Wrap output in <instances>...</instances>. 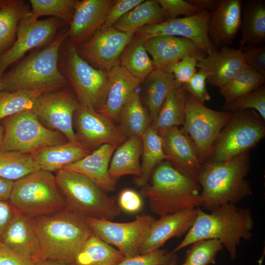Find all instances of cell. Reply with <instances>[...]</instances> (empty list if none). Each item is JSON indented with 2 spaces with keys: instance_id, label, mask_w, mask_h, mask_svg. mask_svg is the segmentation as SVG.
<instances>
[{
  "instance_id": "6da1fadb",
  "label": "cell",
  "mask_w": 265,
  "mask_h": 265,
  "mask_svg": "<svg viewBox=\"0 0 265 265\" xmlns=\"http://www.w3.org/2000/svg\"><path fill=\"white\" fill-rule=\"evenodd\" d=\"M39 249V260L74 264L92 233L85 218L69 208L31 219Z\"/></svg>"
},
{
  "instance_id": "7a4b0ae2",
  "label": "cell",
  "mask_w": 265,
  "mask_h": 265,
  "mask_svg": "<svg viewBox=\"0 0 265 265\" xmlns=\"http://www.w3.org/2000/svg\"><path fill=\"white\" fill-rule=\"evenodd\" d=\"M254 221L249 209L235 204L221 205L207 213L197 208L195 220L184 239L172 251L175 253L201 239H217L228 252L231 259L237 257V247L242 239H251Z\"/></svg>"
},
{
  "instance_id": "3957f363",
  "label": "cell",
  "mask_w": 265,
  "mask_h": 265,
  "mask_svg": "<svg viewBox=\"0 0 265 265\" xmlns=\"http://www.w3.org/2000/svg\"><path fill=\"white\" fill-rule=\"evenodd\" d=\"M250 165L249 152L229 160L202 164L196 178L201 187V206L211 211L221 205H236L252 195L246 179Z\"/></svg>"
},
{
  "instance_id": "277c9868",
  "label": "cell",
  "mask_w": 265,
  "mask_h": 265,
  "mask_svg": "<svg viewBox=\"0 0 265 265\" xmlns=\"http://www.w3.org/2000/svg\"><path fill=\"white\" fill-rule=\"evenodd\" d=\"M67 35L59 34L48 46L21 61L1 78L2 90H43L65 87L68 81L59 68V52Z\"/></svg>"
},
{
  "instance_id": "5b68a950",
  "label": "cell",
  "mask_w": 265,
  "mask_h": 265,
  "mask_svg": "<svg viewBox=\"0 0 265 265\" xmlns=\"http://www.w3.org/2000/svg\"><path fill=\"white\" fill-rule=\"evenodd\" d=\"M150 184L143 186L151 211L159 216L201 206L198 182L177 170L168 160L153 170Z\"/></svg>"
},
{
  "instance_id": "8992f818",
  "label": "cell",
  "mask_w": 265,
  "mask_h": 265,
  "mask_svg": "<svg viewBox=\"0 0 265 265\" xmlns=\"http://www.w3.org/2000/svg\"><path fill=\"white\" fill-rule=\"evenodd\" d=\"M55 176L68 208L84 218L112 220L120 215L115 198L86 176L64 170L57 171Z\"/></svg>"
},
{
  "instance_id": "52a82bcc",
  "label": "cell",
  "mask_w": 265,
  "mask_h": 265,
  "mask_svg": "<svg viewBox=\"0 0 265 265\" xmlns=\"http://www.w3.org/2000/svg\"><path fill=\"white\" fill-rule=\"evenodd\" d=\"M59 189L52 172L38 170L14 182L9 200L18 211L28 216L49 214L65 205Z\"/></svg>"
},
{
  "instance_id": "ba28073f",
  "label": "cell",
  "mask_w": 265,
  "mask_h": 265,
  "mask_svg": "<svg viewBox=\"0 0 265 265\" xmlns=\"http://www.w3.org/2000/svg\"><path fill=\"white\" fill-rule=\"evenodd\" d=\"M62 74L72 85L80 106L99 111L105 103L109 85L107 72L93 68L71 43L64 48Z\"/></svg>"
},
{
  "instance_id": "9c48e42d",
  "label": "cell",
  "mask_w": 265,
  "mask_h": 265,
  "mask_svg": "<svg viewBox=\"0 0 265 265\" xmlns=\"http://www.w3.org/2000/svg\"><path fill=\"white\" fill-rule=\"evenodd\" d=\"M231 112L207 161L229 160L249 152L265 136V121L253 109Z\"/></svg>"
},
{
  "instance_id": "30bf717a",
  "label": "cell",
  "mask_w": 265,
  "mask_h": 265,
  "mask_svg": "<svg viewBox=\"0 0 265 265\" xmlns=\"http://www.w3.org/2000/svg\"><path fill=\"white\" fill-rule=\"evenodd\" d=\"M2 120L4 136L0 151L32 154L41 148L66 142L61 132L42 124L32 108Z\"/></svg>"
},
{
  "instance_id": "8fae6325",
  "label": "cell",
  "mask_w": 265,
  "mask_h": 265,
  "mask_svg": "<svg viewBox=\"0 0 265 265\" xmlns=\"http://www.w3.org/2000/svg\"><path fill=\"white\" fill-rule=\"evenodd\" d=\"M231 112L210 109L186 93L184 122L181 132L193 143L202 164L207 162Z\"/></svg>"
},
{
  "instance_id": "7c38bea8",
  "label": "cell",
  "mask_w": 265,
  "mask_h": 265,
  "mask_svg": "<svg viewBox=\"0 0 265 265\" xmlns=\"http://www.w3.org/2000/svg\"><path fill=\"white\" fill-rule=\"evenodd\" d=\"M92 233L114 246L125 258L139 254L143 238L155 218L149 215L137 217L129 222L85 218Z\"/></svg>"
},
{
  "instance_id": "4fadbf2b",
  "label": "cell",
  "mask_w": 265,
  "mask_h": 265,
  "mask_svg": "<svg viewBox=\"0 0 265 265\" xmlns=\"http://www.w3.org/2000/svg\"><path fill=\"white\" fill-rule=\"evenodd\" d=\"M79 101L67 90L42 95L32 108L37 118L50 129L61 132L69 141L77 140L73 127L74 114L80 107Z\"/></svg>"
},
{
  "instance_id": "5bb4252c",
  "label": "cell",
  "mask_w": 265,
  "mask_h": 265,
  "mask_svg": "<svg viewBox=\"0 0 265 265\" xmlns=\"http://www.w3.org/2000/svg\"><path fill=\"white\" fill-rule=\"evenodd\" d=\"M211 14V11L203 10L190 16L144 26L135 34L145 39L159 36L188 38L195 42L208 54L217 50L208 35V26Z\"/></svg>"
},
{
  "instance_id": "9a60e30c",
  "label": "cell",
  "mask_w": 265,
  "mask_h": 265,
  "mask_svg": "<svg viewBox=\"0 0 265 265\" xmlns=\"http://www.w3.org/2000/svg\"><path fill=\"white\" fill-rule=\"evenodd\" d=\"M27 17L20 22L13 45L0 54V75L10 65L21 59L28 51L51 41L61 24L60 20L55 18L30 22Z\"/></svg>"
},
{
  "instance_id": "2e32d148",
  "label": "cell",
  "mask_w": 265,
  "mask_h": 265,
  "mask_svg": "<svg viewBox=\"0 0 265 265\" xmlns=\"http://www.w3.org/2000/svg\"><path fill=\"white\" fill-rule=\"evenodd\" d=\"M134 34L112 27L100 28L77 50L80 55L108 71L119 64L120 56Z\"/></svg>"
},
{
  "instance_id": "e0dca14e",
  "label": "cell",
  "mask_w": 265,
  "mask_h": 265,
  "mask_svg": "<svg viewBox=\"0 0 265 265\" xmlns=\"http://www.w3.org/2000/svg\"><path fill=\"white\" fill-rule=\"evenodd\" d=\"M77 140L89 149L109 144L120 145L128 138L103 114L80 106L76 112Z\"/></svg>"
},
{
  "instance_id": "ac0fdd59",
  "label": "cell",
  "mask_w": 265,
  "mask_h": 265,
  "mask_svg": "<svg viewBox=\"0 0 265 265\" xmlns=\"http://www.w3.org/2000/svg\"><path fill=\"white\" fill-rule=\"evenodd\" d=\"M112 0H78L70 27L66 32L70 43L80 45L102 27L114 3Z\"/></svg>"
},
{
  "instance_id": "d6986e66",
  "label": "cell",
  "mask_w": 265,
  "mask_h": 265,
  "mask_svg": "<svg viewBox=\"0 0 265 265\" xmlns=\"http://www.w3.org/2000/svg\"><path fill=\"white\" fill-rule=\"evenodd\" d=\"M197 208L184 210L160 216L153 221L144 236L139 254L160 249L169 239L186 233L192 226Z\"/></svg>"
},
{
  "instance_id": "ffe728a7",
  "label": "cell",
  "mask_w": 265,
  "mask_h": 265,
  "mask_svg": "<svg viewBox=\"0 0 265 265\" xmlns=\"http://www.w3.org/2000/svg\"><path fill=\"white\" fill-rule=\"evenodd\" d=\"M167 160L183 174L196 181L202 163L189 137L177 127L158 132Z\"/></svg>"
},
{
  "instance_id": "44dd1931",
  "label": "cell",
  "mask_w": 265,
  "mask_h": 265,
  "mask_svg": "<svg viewBox=\"0 0 265 265\" xmlns=\"http://www.w3.org/2000/svg\"><path fill=\"white\" fill-rule=\"evenodd\" d=\"M246 65L242 48L224 46L200 59L197 67L206 74L207 81L220 89Z\"/></svg>"
},
{
  "instance_id": "7402d4cb",
  "label": "cell",
  "mask_w": 265,
  "mask_h": 265,
  "mask_svg": "<svg viewBox=\"0 0 265 265\" xmlns=\"http://www.w3.org/2000/svg\"><path fill=\"white\" fill-rule=\"evenodd\" d=\"M146 51L155 69H164L187 56L203 57L207 54L195 42L186 38L159 36L145 39Z\"/></svg>"
},
{
  "instance_id": "603a6c76",
  "label": "cell",
  "mask_w": 265,
  "mask_h": 265,
  "mask_svg": "<svg viewBox=\"0 0 265 265\" xmlns=\"http://www.w3.org/2000/svg\"><path fill=\"white\" fill-rule=\"evenodd\" d=\"M242 1L219 0L208 26L210 41L217 47L232 43L240 28Z\"/></svg>"
},
{
  "instance_id": "cb8c5ba5",
  "label": "cell",
  "mask_w": 265,
  "mask_h": 265,
  "mask_svg": "<svg viewBox=\"0 0 265 265\" xmlns=\"http://www.w3.org/2000/svg\"><path fill=\"white\" fill-rule=\"evenodd\" d=\"M116 145L104 144L92 153L62 169L80 173L94 182L107 192L113 191L116 180L109 175L108 170L112 156Z\"/></svg>"
},
{
  "instance_id": "d4e9b609",
  "label": "cell",
  "mask_w": 265,
  "mask_h": 265,
  "mask_svg": "<svg viewBox=\"0 0 265 265\" xmlns=\"http://www.w3.org/2000/svg\"><path fill=\"white\" fill-rule=\"evenodd\" d=\"M107 72L109 85L105 104L98 111L112 121L143 80L133 76L119 64Z\"/></svg>"
},
{
  "instance_id": "484cf974",
  "label": "cell",
  "mask_w": 265,
  "mask_h": 265,
  "mask_svg": "<svg viewBox=\"0 0 265 265\" xmlns=\"http://www.w3.org/2000/svg\"><path fill=\"white\" fill-rule=\"evenodd\" d=\"M0 239L5 246L31 258L35 262L39 260V243L28 216L17 211Z\"/></svg>"
},
{
  "instance_id": "4316f807",
  "label": "cell",
  "mask_w": 265,
  "mask_h": 265,
  "mask_svg": "<svg viewBox=\"0 0 265 265\" xmlns=\"http://www.w3.org/2000/svg\"><path fill=\"white\" fill-rule=\"evenodd\" d=\"M91 153L90 149L78 140L41 148L31 154L40 170L59 171Z\"/></svg>"
},
{
  "instance_id": "83f0119b",
  "label": "cell",
  "mask_w": 265,
  "mask_h": 265,
  "mask_svg": "<svg viewBox=\"0 0 265 265\" xmlns=\"http://www.w3.org/2000/svg\"><path fill=\"white\" fill-rule=\"evenodd\" d=\"M239 47L261 46L265 42V1H242Z\"/></svg>"
},
{
  "instance_id": "f1b7e54d",
  "label": "cell",
  "mask_w": 265,
  "mask_h": 265,
  "mask_svg": "<svg viewBox=\"0 0 265 265\" xmlns=\"http://www.w3.org/2000/svg\"><path fill=\"white\" fill-rule=\"evenodd\" d=\"M142 149L141 138L136 136L128 137L118 146L110 161L108 170L110 176L115 180L126 175L140 177L142 172L139 159Z\"/></svg>"
},
{
  "instance_id": "f546056e",
  "label": "cell",
  "mask_w": 265,
  "mask_h": 265,
  "mask_svg": "<svg viewBox=\"0 0 265 265\" xmlns=\"http://www.w3.org/2000/svg\"><path fill=\"white\" fill-rule=\"evenodd\" d=\"M165 21L162 9L157 0H144L122 16L112 27L135 34L140 28Z\"/></svg>"
},
{
  "instance_id": "4dcf8cb0",
  "label": "cell",
  "mask_w": 265,
  "mask_h": 265,
  "mask_svg": "<svg viewBox=\"0 0 265 265\" xmlns=\"http://www.w3.org/2000/svg\"><path fill=\"white\" fill-rule=\"evenodd\" d=\"M145 102L152 122L157 116L168 94L179 85L173 76L164 69H155L144 79Z\"/></svg>"
},
{
  "instance_id": "1f68e13d",
  "label": "cell",
  "mask_w": 265,
  "mask_h": 265,
  "mask_svg": "<svg viewBox=\"0 0 265 265\" xmlns=\"http://www.w3.org/2000/svg\"><path fill=\"white\" fill-rule=\"evenodd\" d=\"M30 13L28 6L23 0L0 1V53L13 45L20 22Z\"/></svg>"
},
{
  "instance_id": "d6a6232c",
  "label": "cell",
  "mask_w": 265,
  "mask_h": 265,
  "mask_svg": "<svg viewBox=\"0 0 265 265\" xmlns=\"http://www.w3.org/2000/svg\"><path fill=\"white\" fill-rule=\"evenodd\" d=\"M125 258L117 249L93 233L77 255L75 265H117Z\"/></svg>"
},
{
  "instance_id": "836d02e7",
  "label": "cell",
  "mask_w": 265,
  "mask_h": 265,
  "mask_svg": "<svg viewBox=\"0 0 265 265\" xmlns=\"http://www.w3.org/2000/svg\"><path fill=\"white\" fill-rule=\"evenodd\" d=\"M186 97V92L182 86L172 89L150 127L159 132L183 125L185 116Z\"/></svg>"
},
{
  "instance_id": "e575fe53",
  "label": "cell",
  "mask_w": 265,
  "mask_h": 265,
  "mask_svg": "<svg viewBox=\"0 0 265 265\" xmlns=\"http://www.w3.org/2000/svg\"><path fill=\"white\" fill-rule=\"evenodd\" d=\"M138 88L123 106L119 116L118 127L127 138L132 136L141 138L151 123L149 112L141 103Z\"/></svg>"
},
{
  "instance_id": "d590c367",
  "label": "cell",
  "mask_w": 265,
  "mask_h": 265,
  "mask_svg": "<svg viewBox=\"0 0 265 265\" xmlns=\"http://www.w3.org/2000/svg\"><path fill=\"white\" fill-rule=\"evenodd\" d=\"M145 41L143 37L134 34L119 57V65L143 81L155 69L145 49Z\"/></svg>"
},
{
  "instance_id": "8d00e7d4",
  "label": "cell",
  "mask_w": 265,
  "mask_h": 265,
  "mask_svg": "<svg viewBox=\"0 0 265 265\" xmlns=\"http://www.w3.org/2000/svg\"><path fill=\"white\" fill-rule=\"evenodd\" d=\"M142 160L141 164L142 175L136 180L138 186H144L148 184L151 174L156 166L164 160H167L159 133L149 127L141 137Z\"/></svg>"
},
{
  "instance_id": "74e56055",
  "label": "cell",
  "mask_w": 265,
  "mask_h": 265,
  "mask_svg": "<svg viewBox=\"0 0 265 265\" xmlns=\"http://www.w3.org/2000/svg\"><path fill=\"white\" fill-rule=\"evenodd\" d=\"M265 77L246 65L225 85L220 88L225 103L249 93L265 84Z\"/></svg>"
},
{
  "instance_id": "f35d334b",
  "label": "cell",
  "mask_w": 265,
  "mask_h": 265,
  "mask_svg": "<svg viewBox=\"0 0 265 265\" xmlns=\"http://www.w3.org/2000/svg\"><path fill=\"white\" fill-rule=\"evenodd\" d=\"M38 170L31 154L0 151V177L15 182Z\"/></svg>"
},
{
  "instance_id": "ab89813d",
  "label": "cell",
  "mask_w": 265,
  "mask_h": 265,
  "mask_svg": "<svg viewBox=\"0 0 265 265\" xmlns=\"http://www.w3.org/2000/svg\"><path fill=\"white\" fill-rule=\"evenodd\" d=\"M40 90L0 92V120L23 111L32 109L42 95Z\"/></svg>"
},
{
  "instance_id": "60d3db41",
  "label": "cell",
  "mask_w": 265,
  "mask_h": 265,
  "mask_svg": "<svg viewBox=\"0 0 265 265\" xmlns=\"http://www.w3.org/2000/svg\"><path fill=\"white\" fill-rule=\"evenodd\" d=\"M31 10L27 17L30 22L39 17L50 16L70 24L73 18L78 0H30Z\"/></svg>"
},
{
  "instance_id": "b9f144b4",
  "label": "cell",
  "mask_w": 265,
  "mask_h": 265,
  "mask_svg": "<svg viewBox=\"0 0 265 265\" xmlns=\"http://www.w3.org/2000/svg\"><path fill=\"white\" fill-rule=\"evenodd\" d=\"M187 250L185 263L189 265H210L215 263L217 254L223 248L217 239H201L193 242Z\"/></svg>"
},
{
  "instance_id": "7bdbcfd3",
  "label": "cell",
  "mask_w": 265,
  "mask_h": 265,
  "mask_svg": "<svg viewBox=\"0 0 265 265\" xmlns=\"http://www.w3.org/2000/svg\"><path fill=\"white\" fill-rule=\"evenodd\" d=\"M253 109L265 120V87L263 85L231 101L224 103L223 109L233 112L245 109Z\"/></svg>"
},
{
  "instance_id": "ee69618b",
  "label": "cell",
  "mask_w": 265,
  "mask_h": 265,
  "mask_svg": "<svg viewBox=\"0 0 265 265\" xmlns=\"http://www.w3.org/2000/svg\"><path fill=\"white\" fill-rule=\"evenodd\" d=\"M201 58L194 55L186 56L164 70L171 74L177 83L182 86L197 72V65Z\"/></svg>"
},
{
  "instance_id": "f6af8a7d",
  "label": "cell",
  "mask_w": 265,
  "mask_h": 265,
  "mask_svg": "<svg viewBox=\"0 0 265 265\" xmlns=\"http://www.w3.org/2000/svg\"><path fill=\"white\" fill-rule=\"evenodd\" d=\"M175 255L171 252L159 249L145 254L125 257L117 265H168Z\"/></svg>"
},
{
  "instance_id": "bcb514c9",
  "label": "cell",
  "mask_w": 265,
  "mask_h": 265,
  "mask_svg": "<svg viewBox=\"0 0 265 265\" xmlns=\"http://www.w3.org/2000/svg\"><path fill=\"white\" fill-rule=\"evenodd\" d=\"M161 6L165 21L178 18L180 15L188 17L203 11L197 6L184 0H157Z\"/></svg>"
},
{
  "instance_id": "7dc6e473",
  "label": "cell",
  "mask_w": 265,
  "mask_h": 265,
  "mask_svg": "<svg viewBox=\"0 0 265 265\" xmlns=\"http://www.w3.org/2000/svg\"><path fill=\"white\" fill-rule=\"evenodd\" d=\"M206 82V74L198 70L186 83L182 85V87L187 94L204 104L211 99V96L207 89Z\"/></svg>"
},
{
  "instance_id": "c3c4849f",
  "label": "cell",
  "mask_w": 265,
  "mask_h": 265,
  "mask_svg": "<svg viewBox=\"0 0 265 265\" xmlns=\"http://www.w3.org/2000/svg\"><path fill=\"white\" fill-rule=\"evenodd\" d=\"M143 1L144 0H115L100 28L112 27L122 16Z\"/></svg>"
},
{
  "instance_id": "681fc988",
  "label": "cell",
  "mask_w": 265,
  "mask_h": 265,
  "mask_svg": "<svg viewBox=\"0 0 265 265\" xmlns=\"http://www.w3.org/2000/svg\"><path fill=\"white\" fill-rule=\"evenodd\" d=\"M242 50L246 65L265 77V46H245Z\"/></svg>"
},
{
  "instance_id": "f907efd6",
  "label": "cell",
  "mask_w": 265,
  "mask_h": 265,
  "mask_svg": "<svg viewBox=\"0 0 265 265\" xmlns=\"http://www.w3.org/2000/svg\"><path fill=\"white\" fill-rule=\"evenodd\" d=\"M118 203L120 209L132 213L139 212L143 205L140 195L135 190L130 188L124 189L120 192Z\"/></svg>"
},
{
  "instance_id": "816d5d0a",
  "label": "cell",
  "mask_w": 265,
  "mask_h": 265,
  "mask_svg": "<svg viewBox=\"0 0 265 265\" xmlns=\"http://www.w3.org/2000/svg\"><path fill=\"white\" fill-rule=\"evenodd\" d=\"M30 257L14 251L3 245H0V265H35Z\"/></svg>"
},
{
  "instance_id": "f5cc1de1",
  "label": "cell",
  "mask_w": 265,
  "mask_h": 265,
  "mask_svg": "<svg viewBox=\"0 0 265 265\" xmlns=\"http://www.w3.org/2000/svg\"><path fill=\"white\" fill-rule=\"evenodd\" d=\"M18 211L6 201L0 200V237Z\"/></svg>"
},
{
  "instance_id": "db71d44e",
  "label": "cell",
  "mask_w": 265,
  "mask_h": 265,
  "mask_svg": "<svg viewBox=\"0 0 265 265\" xmlns=\"http://www.w3.org/2000/svg\"><path fill=\"white\" fill-rule=\"evenodd\" d=\"M14 182L0 177V200H9Z\"/></svg>"
},
{
  "instance_id": "11a10c76",
  "label": "cell",
  "mask_w": 265,
  "mask_h": 265,
  "mask_svg": "<svg viewBox=\"0 0 265 265\" xmlns=\"http://www.w3.org/2000/svg\"><path fill=\"white\" fill-rule=\"evenodd\" d=\"M203 10L212 11L217 6L219 0H187Z\"/></svg>"
},
{
  "instance_id": "9f6ffc18",
  "label": "cell",
  "mask_w": 265,
  "mask_h": 265,
  "mask_svg": "<svg viewBox=\"0 0 265 265\" xmlns=\"http://www.w3.org/2000/svg\"><path fill=\"white\" fill-rule=\"evenodd\" d=\"M35 263V265H75L73 264H67L52 260H40Z\"/></svg>"
},
{
  "instance_id": "6f0895ef",
  "label": "cell",
  "mask_w": 265,
  "mask_h": 265,
  "mask_svg": "<svg viewBox=\"0 0 265 265\" xmlns=\"http://www.w3.org/2000/svg\"><path fill=\"white\" fill-rule=\"evenodd\" d=\"M4 136V129L2 125L0 124V147L2 142Z\"/></svg>"
},
{
  "instance_id": "680465c9",
  "label": "cell",
  "mask_w": 265,
  "mask_h": 265,
  "mask_svg": "<svg viewBox=\"0 0 265 265\" xmlns=\"http://www.w3.org/2000/svg\"><path fill=\"white\" fill-rule=\"evenodd\" d=\"M177 260V257L176 255L168 265H176Z\"/></svg>"
},
{
  "instance_id": "91938a15",
  "label": "cell",
  "mask_w": 265,
  "mask_h": 265,
  "mask_svg": "<svg viewBox=\"0 0 265 265\" xmlns=\"http://www.w3.org/2000/svg\"><path fill=\"white\" fill-rule=\"evenodd\" d=\"M2 75H0V92L2 90V85L1 82V78Z\"/></svg>"
},
{
  "instance_id": "94428289",
  "label": "cell",
  "mask_w": 265,
  "mask_h": 265,
  "mask_svg": "<svg viewBox=\"0 0 265 265\" xmlns=\"http://www.w3.org/2000/svg\"><path fill=\"white\" fill-rule=\"evenodd\" d=\"M182 265H189L184 263Z\"/></svg>"
},
{
  "instance_id": "6125c7cd",
  "label": "cell",
  "mask_w": 265,
  "mask_h": 265,
  "mask_svg": "<svg viewBox=\"0 0 265 265\" xmlns=\"http://www.w3.org/2000/svg\"><path fill=\"white\" fill-rule=\"evenodd\" d=\"M1 244V241H0V245Z\"/></svg>"
}]
</instances>
